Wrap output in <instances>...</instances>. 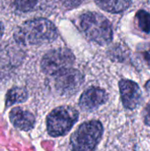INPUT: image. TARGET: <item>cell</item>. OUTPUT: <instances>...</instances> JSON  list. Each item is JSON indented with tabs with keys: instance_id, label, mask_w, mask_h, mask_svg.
Masks as SVG:
<instances>
[{
	"instance_id": "cell-11",
	"label": "cell",
	"mask_w": 150,
	"mask_h": 151,
	"mask_svg": "<svg viewBox=\"0 0 150 151\" xmlns=\"http://www.w3.org/2000/svg\"><path fill=\"white\" fill-rule=\"evenodd\" d=\"M28 98V94L25 88H13L10 89L5 97V105L6 107L12 106L16 104L24 103Z\"/></svg>"
},
{
	"instance_id": "cell-6",
	"label": "cell",
	"mask_w": 150,
	"mask_h": 151,
	"mask_svg": "<svg viewBox=\"0 0 150 151\" xmlns=\"http://www.w3.org/2000/svg\"><path fill=\"white\" fill-rule=\"evenodd\" d=\"M55 75V87L61 95L75 93L83 82V75L76 69L68 68Z\"/></svg>"
},
{
	"instance_id": "cell-12",
	"label": "cell",
	"mask_w": 150,
	"mask_h": 151,
	"mask_svg": "<svg viewBox=\"0 0 150 151\" xmlns=\"http://www.w3.org/2000/svg\"><path fill=\"white\" fill-rule=\"evenodd\" d=\"M46 0H15V6L21 12H33L43 8Z\"/></svg>"
},
{
	"instance_id": "cell-5",
	"label": "cell",
	"mask_w": 150,
	"mask_h": 151,
	"mask_svg": "<svg viewBox=\"0 0 150 151\" xmlns=\"http://www.w3.org/2000/svg\"><path fill=\"white\" fill-rule=\"evenodd\" d=\"M74 56L68 49H57L49 51L42 59L41 68L46 74L55 75L68 69L74 62Z\"/></svg>"
},
{
	"instance_id": "cell-1",
	"label": "cell",
	"mask_w": 150,
	"mask_h": 151,
	"mask_svg": "<svg viewBox=\"0 0 150 151\" xmlns=\"http://www.w3.org/2000/svg\"><path fill=\"white\" fill-rule=\"evenodd\" d=\"M57 31L52 22L46 19H35L20 25L14 33V38L22 44H42L52 42Z\"/></svg>"
},
{
	"instance_id": "cell-8",
	"label": "cell",
	"mask_w": 150,
	"mask_h": 151,
	"mask_svg": "<svg viewBox=\"0 0 150 151\" xmlns=\"http://www.w3.org/2000/svg\"><path fill=\"white\" fill-rule=\"evenodd\" d=\"M107 99L108 96L103 89L91 88L81 95L79 104L83 111H91L105 104Z\"/></svg>"
},
{
	"instance_id": "cell-17",
	"label": "cell",
	"mask_w": 150,
	"mask_h": 151,
	"mask_svg": "<svg viewBox=\"0 0 150 151\" xmlns=\"http://www.w3.org/2000/svg\"><path fill=\"white\" fill-rule=\"evenodd\" d=\"M3 32H4V27H3V24H2V23L0 22V38L2 37Z\"/></svg>"
},
{
	"instance_id": "cell-16",
	"label": "cell",
	"mask_w": 150,
	"mask_h": 151,
	"mask_svg": "<svg viewBox=\"0 0 150 151\" xmlns=\"http://www.w3.org/2000/svg\"><path fill=\"white\" fill-rule=\"evenodd\" d=\"M144 121L146 125L150 127V104L146 107L144 111Z\"/></svg>"
},
{
	"instance_id": "cell-14",
	"label": "cell",
	"mask_w": 150,
	"mask_h": 151,
	"mask_svg": "<svg viewBox=\"0 0 150 151\" xmlns=\"http://www.w3.org/2000/svg\"><path fill=\"white\" fill-rule=\"evenodd\" d=\"M139 50H140V53H141L142 58L146 62L148 67L150 68V43L143 44L142 46L140 47Z\"/></svg>"
},
{
	"instance_id": "cell-18",
	"label": "cell",
	"mask_w": 150,
	"mask_h": 151,
	"mask_svg": "<svg viewBox=\"0 0 150 151\" xmlns=\"http://www.w3.org/2000/svg\"><path fill=\"white\" fill-rule=\"evenodd\" d=\"M146 88H147L149 90H150V81H148V83L146 84Z\"/></svg>"
},
{
	"instance_id": "cell-15",
	"label": "cell",
	"mask_w": 150,
	"mask_h": 151,
	"mask_svg": "<svg viewBox=\"0 0 150 151\" xmlns=\"http://www.w3.org/2000/svg\"><path fill=\"white\" fill-rule=\"evenodd\" d=\"M83 0H61V2L68 7H76L82 3Z\"/></svg>"
},
{
	"instance_id": "cell-10",
	"label": "cell",
	"mask_w": 150,
	"mask_h": 151,
	"mask_svg": "<svg viewBox=\"0 0 150 151\" xmlns=\"http://www.w3.org/2000/svg\"><path fill=\"white\" fill-rule=\"evenodd\" d=\"M95 2L103 10L112 13L124 12L132 4V0H95Z\"/></svg>"
},
{
	"instance_id": "cell-2",
	"label": "cell",
	"mask_w": 150,
	"mask_h": 151,
	"mask_svg": "<svg viewBox=\"0 0 150 151\" xmlns=\"http://www.w3.org/2000/svg\"><path fill=\"white\" fill-rule=\"evenodd\" d=\"M80 27L88 38L100 45H106L112 41L111 24L102 14L97 12L82 14L80 18Z\"/></svg>"
},
{
	"instance_id": "cell-7",
	"label": "cell",
	"mask_w": 150,
	"mask_h": 151,
	"mask_svg": "<svg viewBox=\"0 0 150 151\" xmlns=\"http://www.w3.org/2000/svg\"><path fill=\"white\" fill-rule=\"evenodd\" d=\"M119 90L124 106L128 110H134L141 102V90L139 85L130 80L119 81Z\"/></svg>"
},
{
	"instance_id": "cell-13",
	"label": "cell",
	"mask_w": 150,
	"mask_h": 151,
	"mask_svg": "<svg viewBox=\"0 0 150 151\" xmlns=\"http://www.w3.org/2000/svg\"><path fill=\"white\" fill-rule=\"evenodd\" d=\"M136 22L139 27V28L143 31L144 33L149 34L150 33V13L144 11V10H140L137 12L136 16Z\"/></svg>"
},
{
	"instance_id": "cell-3",
	"label": "cell",
	"mask_w": 150,
	"mask_h": 151,
	"mask_svg": "<svg viewBox=\"0 0 150 151\" xmlns=\"http://www.w3.org/2000/svg\"><path fill=\"white\" fill-rule=\"evenodd\" d=\"M103 133L100 121L91 120L81 124L71 138L72 151H93Z\"/></svg>"
},
{
	"instance_id": "cell-9",
	"label": "cell",
	"mask_w": 150,
	"mask_h": 151,
	"mask_svg": "<svg viewBox=\"0 0 150 151\" xmlns=\"http://www.w3.org/2000/svg\"><path fill=\"white\" fill-rule=\"evenodd\" d=\"M11 123L18 129L23 130V131H28L31 130L35 122L34 116L27 111H24L19 107H16L12 109L9 115Z\"/></svg>"
},
{
	"instance_id": "cell-4",
	"label": "cell",
	"mask_w": 150,
	"mask_h": 151,
	"mask_svg": "<svg viewBox=\"0 0 150 151\" xmlns=\"http://www.w3.org/2000/svg\"><path fill=\"white\" fill-rule=\"evenodd\" d=\"M79 119V112L71 106L54 109L47 117V130L53 137L67 134Z\"/></svg>"
}]
</instances>
